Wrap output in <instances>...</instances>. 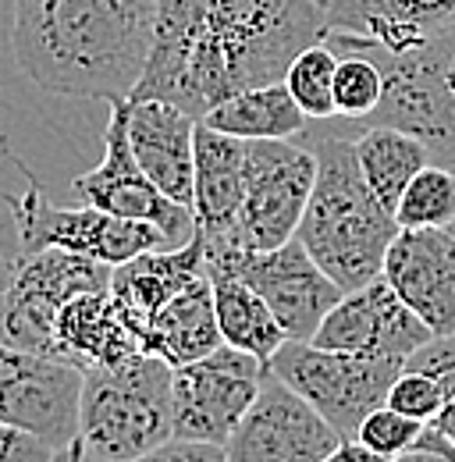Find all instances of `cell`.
Here are the masks:
<instances>
[{
    "instance_id": "obj_3",
    "label": "cell",
    "mask_w": 455,
    "mask_h": 462,
    "mask_svg": "<svg viewBox=\"0 0 455 462\" xmlns=\"http://www.w3.org/2000/svg\"><path fill=\"white\" fill-rule=\"evenodd\" d=\"M306 146L317 153V178L295 238L341 291L363 289L381 278L385 253L398 235L395 214L370 192L348 135L320 132Z\"/></svg>"
},
{
    "instance_id": "obj_9",
    "label": "cell",
    "mask_w": 455,
    "mask_h": 462,
    "mask_svg": "<svg viewBox=\"0 0 455 462\" xmlns=\"http://www.w3.org/2000/svg\"><path fill=\"white\" fill-rule=\"evenodd\" d=\"M111 271L107 263L54 245L14 256L0 302V342L54 356V320L60 306L79 291L107 289Z\"/></svg>"
},
{
    "instance_id": "obj_34",
    "label": "cell",
    "mask_w": 455,
    "mask_h": 462,
    "mask_svg": "<svg viewBox=\"0 0 455 462\" xmlns=\"http://www.w3.org/2000/svg\"><path fill=\"white\" fill-rule=\"evenodd\" d=\"M51 462H104V459H97V456H93V452H89V448H86V445L75 438L68 448L54 452V459H51Z\"/></svg>"
},
{
    "instance_id": "obj_30",
    "label": "cell",
    "mask_w": 455,
    "mask_h": 462,
    "mask_svg": "<svg viewBox=\"0 0 455 462\" xmlns=\"http://www.w3.org/2000/svg\"><path fill=\"white\" fill-rule=\"evenodd\" d=\"M405 366L438 377L445 402H441V412L431 420V427L455 448V335H438V338H431L427 346H420L405 359Z\"/></svg>"
},
{
    "instance_id": "obj_31",
    "label": "cell",
    "mask_w": 455,
    "mask_h": 462,
    "mask_svg": "<svg viewBox=\"0 0 455 462\" xmlns=\"http://www.w3.org/2000/svg\"><path fill=\"white\" fill-rule=\"evenodd\" d=\"M441 402H445V395H441L438 377H431L423 370H413V366H405L395 381H392L388 399H385V405H392L395 412L413 416L420 423H431L441 412Z\"/></svg>"
},
{
    "instance_id": "obj_1",
    "label": "cell",
    "mask_w": 455,
    "mask_h": 462,
    "mask_svg": "<svg viewBox=\"0 0 455 462\" xmlns=\"http://www.w3.org/2000/svg\"><path fill=\"white\" fill-rule=\"evenodd\" d=\"M317 0H157V36L132 97H157L196 121L228 97L278 82L324 40Z\"/></svg>"
},
{
    "instance_id": "obj_37",
    "label": "cell",
    "mask_w": 455,
    "mask_h": 462,
    "mask_svg": "<svg viewBox=\"0 0 455 462\" xmlns=\"http://www.w3.org/2000/svg\"><path fill=\"white\" fill-rule=\"evenodd\" d=\"M449 231H452V235H455V221H452V228H449Z\"/></svg>"
},
{
    "instance_id": "obj_24",
    "label": "cell",
    "mask_w": 455,
    "mask_h": 462,
    "mask_svg": "<svg viewBox=\"0 0 455 462\" xmlns=\"http://www.w3.org/2000/svg\"><path fill=\"white\" fill-rule=\"evenodd\" d=\"M207 278L214 289V313H218L221 342L267 363L284 342V331L278 317L271 313V306L242 278L228 271H207Z\"/></svg>"
},
{
    "instance_id": "obj_25",
    "label": "cell",
    "mask_w": 455,
    "mask_h": 462,
    "mask_svg": "<svg viewBox=\"0 0 455 462\" xmlns=\"http://www.w3.org/2000/svg\"><path fill=\"white\" fill-rule=\"evenodd\" d=\"M352 150H356L359 171L367 178L370 192L392 214H395L402 189L413 181V174L431 164L427 146L416 135H409L402 128H392V125H367V128H359V135L352 139Z\"/></svg>"
},
{
    "instance_id": "obj_4",
    "label": "cell",
    "mask_w": 455,
    "mask_h": 462,
    "mask_svg": "<svg viewBox=\"0 0 455 462\" xmlns=\"http://www.w3.org/2000/svg\"><path fill=\"white\" fill-rule=\"evenodd\" d=\"M171 374L157 356L89 366L79 399V441L104 462H132L171 441Z\"/></svg>"
},
{
    "instance_id": "obj_14",
    "label": "cell",
    "mask_w": 455,
    "mask_h": 462,
    "mask_svg": "<svg viewBox=\"0 0 455 462\" xmlns=\"http://www.w3.org/2000/svg\"><path fill=\"white\" fill-rule=\"evenodd\" d=\"M341 434L271 370L225 445V462H324Z\"/></svg>"
},
{
    "instance_id": "obj_6",
    "label": "cell",
    "mask_w": 455,
    "mask_h": 462,
    "mask_svg": "<svg viewBox=\"0 0 455 462\" xmlns=\"http://www.w3.org/2000/svg\"><path fill=\"white\" fill-rule=\"evenodd\" d=\"M370 54L385 71L381 104L359 125L402 128L427 146L434 164L455 168V25L402 54Z\"/></svg>"
},
{
    "instance_id": "obj_22",
    "label": "cell",
    "mask_w": 455,
    "mask_h": 462,
    "mask_svg": "<svg viewBox=\"0 0 455 462\" xmlns=\"http://www.w3.org/2000/svg\"><path fill=\"white\" fill-rule=\"evenodd\" d=\"M139 346L146 356H157L171 366H185L192 359H203L207 352L221 346L210 278L196 282L192 289L174 295L168 306H161L150 317V324L143 328Z\"/></svg>"
},
{
    "instance_id": "obj_29",
    "label": "cell",
    "mask_w": 455,
    "mask_h": 462,
    "mask_svg": "<svg viewBox=\"0 0 455 462\" xmlns=\"http://www.w3.org/2000/svg\"><path fill=\"white\" fill-rule=\"evenodd\" d=\"M427 423L413 420V416H402L392 405H377L374 412L363 416L359 430H356V441L363 448H370L377 459H395V456H405L416 448L420 434H423Z\"/></svg>"
},
{
    "instance_id": "obj_19",
    "label": "cell",
    "mask_w": 455,
    "mask_h": 462,
    "mask_svg": "<svg viewBox=\"0 0 455 462\" xmlns=\"http://www.w3.org/2000/svg\"><path fill=\"white\" fill-rule=\"evenodd\" d=\"M207 278V256H203V238L192 231L189 242L164 245V249H146L111 271V295L128 320L132 335L139 338L150 317L168 306L174 295L192 289L196 282Z\"/></svg>"
},
{
    "instance_id": "obj_21",
    "label": "cell",
    "mask_w": 455,
    "mask_h": 462,
    "mask_svg": "<svg viewBox=\"0 0 455 462\" xmlns=\"http://www.w3.org/2000/svg\"><path fill=\"white\" fill-rule=\"evenodd\" d=\"M192 214L196 231L203 238H221L242 203V164H246V139L225 135L203 121H196L192 139Z\"/></svg>"
},
{
    "instance_id": "obj_27",
    "label": "cell",
    "mask_w": 455,
    "mask_h": 462,
    "mask_svg": "<svg viewBox=\"0 0 455 462\" xmlns=\"http://www.w3.org/2000/svg\"><path fill=\"white\" fill-rule=\"evenodd\" d=\"M398 228H452L455 221V168L427 164L413 174L395 203Z\"/></svg>"
},
{
    "instance_id": "obj_26",
    "label": "cell",
    "mask_w": 455,
    "mask_h": 462,
    "mask_svg": "<svg viewBox=\"0 0 455 462\" xmlns=\"http://www.w3.org/2000/svg\"><path fill=\"white\" fill-rule=\"evenodd\" d=\"M339 51L324 40L302 47L292 64L284 68V86L292 93V100L299 104V111L310 121H331L339 117L335 111V71H339Z\"/></svg>"
},
{
    "instance_id": "obj_32",
    "label": "cell",
    "mask_w": 455,
    "mask_h": 462,
    "mask_svg": "<svg viewBox=\"0 0 455 462\" xmlns=\"http://www.w3.org/2000/svg\"><path fill=\"white\" fill-rule=\"evenodd\" d=\"M54 448L11 423L0 420V462H51Z\"/></svg>"
},
{
    "instance_id": "obj_28",
    "label": "cell",
    "mask_w": 455,
    "mask_h": 462,
    "mask_svg": "<svg viewBox=\"0 0 455 462\" xmlns=\"http://www.w3.org/2000/svg\"><path fill=\"white\" fill-rule=\"evenodd\" d=\"M339 71H335V111L345 121H367L374 107L381 104L385 93V71L370 54L348 51L339 54Z\"/></svg>"
},
{
    "instance_id": "obj_17",
    "label": "cell",
    "mask_w": 455,
    "mask_h": 462,
    "mask_svg": "<svg viewBox=\"0 0 455 462\" xmlns=\"http://www.w3.org/2000/svg\"><path fill=\"white\" fill-rule=\"evenodd\" d=\"M381 278L431 328L455 335V235L449 228H398Z\"/></svg>"
},
{
    "instance_id": "obj_15",
    "label": "cell",
    "mask_w": 455,
    "mask_h": 462,
    "mask_svg": "<svg viewBox=\"0 0 455 462\" xmlns=\"http://www.w3.org/2000/svg\"><path fill=\"white\" fill-rule=\"evenodd\" d=\"M434 335L431 328L398 299L385 278H374L363 289L345 291L313 331V346L363 356H398L409 359Z\"/></svg>"
},
{
    "instance_id": "obj_2",
    "label": "cell",
    "mask_w": 455,
    "mask_h": 462,
    "mask_svg": "<svg viewBox=\"0 0 455 462\" xmlns=\"http://www.w3.org/2000/svg\"><path fill=\"white\" fill-rule=\"evenodd\" d=\"M157 36V0H18L14 64L47 93L128 100Z\"/></svg>"
},
{
    "instance_id": "obj_7",
    "label": "cell",
    "mask_w": 455,
    "mask_h": 462,
    "mask_svg": "<svg viewBox=\"0 0 455 462\" xmlns=\"http://www.w3.org/2000/svg\"><path fill=\"white\" fill-rule=\"evenodd\" d=\"M267 370L313 405L339 430L341 441H356L363 416L385 405L392 381L405 370V359L335 352L284 338L282 348L267 359Z\"/></svg>"
},
{
    "instance_id": "obj_18",
    "label": "cell",
    "mask_w": 455,
    "mask_h": 462,
    "mask_svg": "<svg viewBox=\"0 0 455 462\" xmlns=\"http://www.w3.org/2000/svg\"><path fill=\"white\" fill-rule=\"evenodd\" d=\"M121 111H125L128 150L143 174L174 203L192 207L196 117L157 97H128L121 100Z\"/></svg>"
},
{
    "instance_id": "obj_13",
    "label": "cell",
    "mask_w": 455,
    "mask_h": 462,
    "mask_svg": "<svg viewBox=\"0 0 455 462\" xmlns=\"http://www.w3.org/2000/svg\"><path fill=\"white\" fill-rule=\"evenodd\" d=\"M71 196L86 207H97L104 214L125 217V221H146L157 231H164L168 245H181L196 231V214L192 207L174 203L164 196L135 164L125 135V111L121 100L111 104V121L104 132V161L93 171L79 174L71 181Z\"/></svg>"
},
{
    "instance_id": "obj_10",
    "label": "cell",
    "mask_w": 455,
    "mask_h": 462,
    "mask_svg": "<svg viewBox=\"0 0 455 462\" xmlns=\"http://www.w3.org/2000/svg\"><path fill=\"white\" fill-rule=\"evenodd\" d=\"M264 377H267L264 359L225 346V342L214 352H207L203 359L174 366V374H171V438L228 445L238 420L256 399Z\"/></svg>"
},
{
    "instance_id": "obj_36",
    "label": "cell",
    "mask_w": 455,
    "mask_h": 462,
    "mask_svg": "<svg viewBox=\"0 0 455 462\" xmlns=\"http://www.w3.org/2000/svg\"><path fill=\"white\" fill-rule=\"evenodd\" d=\"M317 4H320V7H324V4H328V0H317Z\"/></svg>"
},
{
    "instance_id": "obj_8",
    "label": "cell",
    "mask_w": 455,
    "mask_h": 462,
    "mask_svg": "<svg viewBox=\"0 0 455 462\" xmlns=\"http://www.w3.org/2000/svg\"><path fill=\"white\" fill-rule=\"evenodd\" d=\"M14 168L25 174V192L4 196V203L11 207L22 253H36V249L54 245V249H68V253L89 256L97 263L117 267V263H125L146 249L168 245L164 231H157L146 221H125V217L104 214V210L86 207V203L82 207H54L18 157H14Z\"/></svg>"
},
{
    "instance_id": "obj_11",
    "label": "cell",
    "mask_w": 455,
    "mask_h": 462,
    "mask_svg": "<svg viewBox=\"0 0 455 462\" xmlns=\"http://www.w3.org/2000/svg\"><path fill=\"white\" fill-rule=\"evenodd\" d=\"M86 370L47 352L0 342V420L47 441L54 452L79 438Z\"/></svg>"
},
{
    "instance_id": "obj_23",
    "label": "cell",
    "mask_w": 455,
    "mask_h": 462,
    "mask_svg": "<svg viewBox=\"0 0 455 462\" xmlns=\"http://www.w3.org/2000/svg\"><path fill=\"white\" fill-rule=\"evenodd\" d=\"M203 125L235 139L256 143V139H302L310 117L299 111L288 86L278 79V82H264L228 97L225 104H218L203 117Z\"/></svg>"
},
{
    "instance_id": "obj_5",
    "label": "cell",
    "mask_w": 455,
    "mask_h": 462,
    "mask_svg": "<svg viewBox=\"0 0 455 462\" xmlns=\"http://www.w3.org/2000/svg\"><path fill=\"white\" fill-rule=\"evenodd\" d=\"M317 178V153L295 139H256L246 143L242 164V203L221 238H203L207 263H228L238 253L278 249L302 221L310 189Z\"/></svg>"
},
{
    "instance_id": "obj_20",
    "label": "cell",
    "mask_w": 455,
    "mask_h": 462,
    "mask_svg": "<svg viewBox=\"0 0 455 462\" xmlns=\"http://www.w3.org/2000/svg\"><path fill=\"white\" fill-rule=\"evenodd\" d=\"M139 352L143 346L132 335L128 320L121 317L111 285L79 291L60 306L54 320V356L89 370V366L125 363Z\"/></svg>"
},
{
    "instance_id": "obj_12",
    "label": "cell",
    "mask_w": 455,
    "mask_h": 462,
    "mask_svg": "<svg viewBox=\"0 0 455 462\" xmlns=\"http://www.w3.org/2000/svg\"><path fill=\"white\" fill-rule=\"evenodd\" d=\"M207 271H228L256 291L278 317L288 342H310L328 310L345 291L317 267L299 238H288L278 249L238 253L228 263H207Z\"/></svg>"
},
{
    "instance_id": "obj_35",
    "label": "cell",
    "mask_w": 455,
    "mask_h": 462,
    "mask_svg": "<svg viewBox=\"0 0 455 462\" xmlns=\"http://www.w3.org/2000/svg\"><path fill=\"white\" fill-rule=\"evenodd\" d=\"M7 282H11V263H0V302H4V291H7Z\"/></svg>"
},
{
    "instance_id": "obj_16",
    "label": "cell",
    "mask_w": 455,
    "mask_h": 462,
    "mask_svg": "<svg viewBox=\"0 0 455 462\" xmlns=\"http://www.w3.org/2000/svg\"><path fill=\"white\" fill-rule=\"evenodd\" d=\"M324 43L402 54L455 25V0H328Z\"/></svg>"
},
{
    "instance_id": "obj_33",
    "label": "cell",
    "mask_w": 455,
    "mask_h": 462,
    "mask_svg": "<svg viewBox=\"0 0 455 462\" xmlns=\"http://www.w3.org/2000/svg\"><path fill=\"white\" fill-rule=\"evenodd\" d=\"M132 462H225V445H207V441H178L171 438L157 445L153 452L139 456Z\"/></svg>"
}]
</instances>
